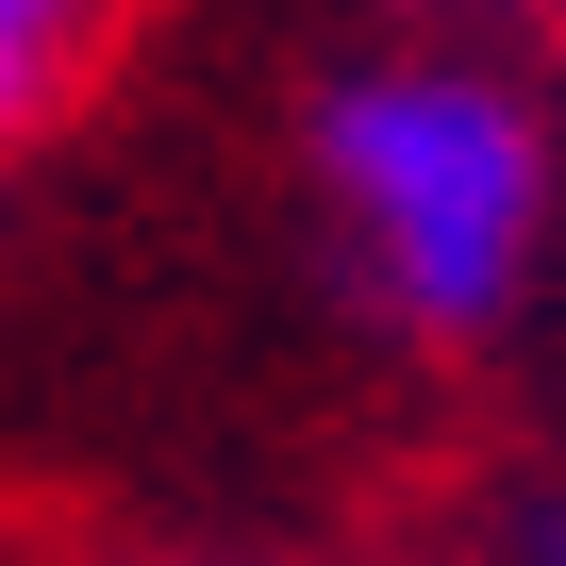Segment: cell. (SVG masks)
<instances>
[{"label":"cell","instance_id":"6da1fadb","mask_svg":"<svg viewBox=\"0 0 566 566\" xmlns=\"http://www.w3.org/2000/svg\"><path fill=\"white\" fill-rule=\"evenodd\" d=\"M317 184L350 217V266L417 334H500L549 250V134L500 67H350L317 101Z\"/></svg>","mask_w":566,"mask_h":566},{"label":"cell","instance_id":"7a4b0ae2","mask_svg":"<svg viewBox=\"0 0 566 566\" xmlns=\"http://www.w3.org/2000/svg\"><path fill=\"white\" fill-rule=\"evenodd\" d=\"M84 18H101V0H0V67H51Z\"/></svg>","mask_w":566,"mask_h":566},{"label":"cell","instance_id":"3957f363","mask_svg":"<svg viewBox=\"0 0 566 566\" xmlns=\"http://www.w3.org/2000/svg\"><path fill=\"white\" fill-rule=\"evenodd\" d=\"M18 101H34V67H0V134H18Z\"/></svg>","mask_w":566,"mask_h":566},{"label":"cell","instance_id":"277c9868","mask_svg":"<svg viewBox=\"0 0 566 566\" xmlns=\"http://www.w3.org/2000/svg\"><path fill=\"white\" fill-rule=\"evenodd\" d=\"M549 566H566V516H549Z\"/></svg>","mask_w":566,"mask_h":566}]
</instances>
